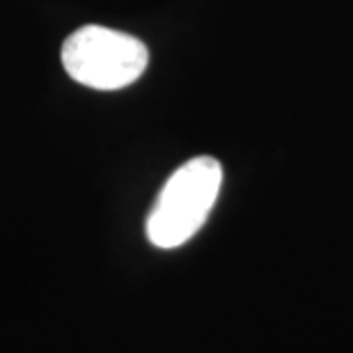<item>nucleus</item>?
<instances>
[{
  "label": "nucleus",
  "instance_id": "nucleus-2",
  "mask_svg": "<svg viewBox=\"0 0 353 353\" xmlns=\"http://www.w3.org/2000/svg\"><path fill=\"white\" fill-rule=\"evenodd\" d=\"M62 65L85 88L122 90L145 74L150 51L133 34L103 26H85L62 44Z\"/></svg>",
  "mask_w": 353,
  "mask_h": 353
},
{
  "label": "nucleus",
  "instance_id": "nucleus-1",
  "mask_svg": "<svg viewBox=\"0 0 353 353\" xmlns=\"http://www.w3.org/2000/svg\"><path fill=\"white\" fill-rule=\"evenodd\" d=\"M223 186V165L211 157L176 168L147 216V239L163 250L190 241L211 214Z\"/></svg>",
  "mask_w": 353,
  "mask_h": 353
}]
</instances>
